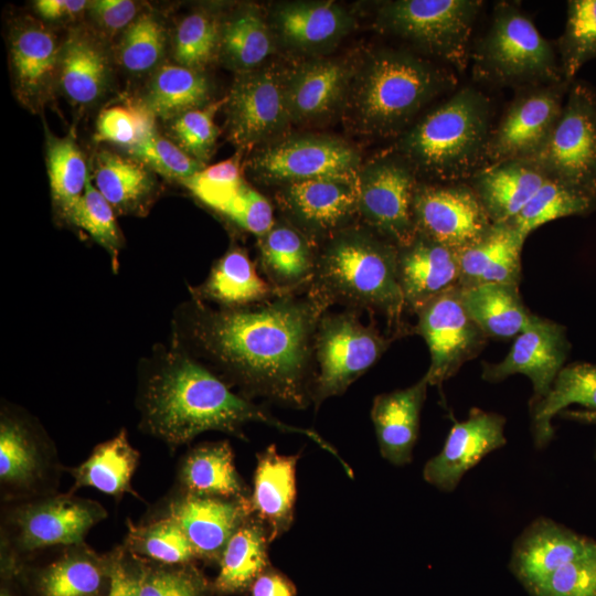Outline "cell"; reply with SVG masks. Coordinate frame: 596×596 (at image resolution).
<instances>
[{"label": "cell", "instance_id": "cell-1", "mask_svg": "<svg viewBox=\"0 0 596 596\" xmlns=\"http://www.w3.org/2000/svg\"><path fill=\"white\" fill-rule=\"evenodd\" d=\"M189 336L202 356L248 392L294 408L312 401L315 337L330 307L309 288L240 308L193 305Z\"/></svg>", "mask_w": 596, "mask_h": 596}, {"label": "cell", "instance_id": "cell-2", "mask_svg": "<svg viewBox=\"0 0 596 596\" xmlns=\"http://www.w3.org/2000/svg\"><path fill=\"white\" fill-rule=\"evenodd\" d=\"M146 422L171 444H183L206 430H222L243 437L242 426L258 422L284 433L305 435L347 464L337 450L312 429L281 422L266 409L234 394L228 386L196 361L177 354L149 381Z\"/></svg>", "mask_w": 596, "mask_h": 596}, {"label": "cell", "instance_id": "cell-3", "mask_svg": "<svg viewBox=\"0 0 596 596\" xmlns=\"http://www.w3.org/2000/svg\"><path fill=\"white\" fill-rule=\"evenodd\" d=\"M329 306L386 318L392 336L413 331L397 276V246L365 225H349L319 243L310 286Z\"/></svg>", "mask_w": 596, "mask_h": 596}, {"label": "cell", "instance_id": "cell-4", "mask_svg": "<svg viewBox=\"0 0 596 596\" xmlns=\"http://www.w3.org/2000/svg\"><path fill=\"white\" fill-rule=\"evenodd\" d=\"M455 85L448 71L411 52L377 50L355 65L342 107L344 119L362 135H397Z\"/></svg>", "mask_w": 596, "mask_h": 596}, {"label": "cell", "instance_id": "cell-5", "mask_svg": "<svg viewBox=\"0 0 596 596\" xmlns=\"http://www.w3.org/2000/svg\"><path fill=\"white\" fill-rule=\"evenodd\" d=\"M492 103L464 86L404 131L398 153L423 182L468 181L488 164Z\"/></svg>", "mask_w": 596, "mask_h": 596}, {"label": "cell", "instance_id": "cell-6", "mask_svg": "<svg viewBox=\"0 0 596 596\" xmlns=\"http://www.w3.org/2000/svg\"><path fill=\"white\" fill-rule=\"evenodd\" d=\"M475 78L517 91L565 81L557 50L511 2L496 4L489 28L472 44Z\"/></svg>", "mask_w": 596, "mask_h": 596}, {"label": "cell", "instance_id": "cell-7", "mask_svg": "<svg viewBox=\"0 0 596 596\" xmlns=\"http://www.w3.org/2000/svg\"><path fill=\"white\" fill-rule=\"evenodd\" d=\"M482 6L480 0L387 1L380 7L376 23L383 32L462 72Z\"/></svg>", "mask_w": 596, "mask_h": 596}, {"label": "cell", "instance_id": "cell-8", "mask_svg": "<svg viewBox=\"0 0 596 596\" xmlns=\"http://www.w3.org/2000/svg\"><path fill=\"white\" fill-rule=\"evenodd\" d=\"M393 336L363 323L356 310L324 313L315 337L312 401L319 406L344 391L386 352Z\"/></svg>", "mask_w": 596, "mask_h": 596}, {"label": "cell", "instance_id": "cell-9", "mask_svg": "<svg viewBox=\"0 0 596 596\" xmlns=\"http://www.w3.org/2000/svg\"><path fill=\"white\" fill-rule=\"evenodd\" d=\"M259 182L285 185L321 178L356 177L360 157L348 142L326 135L304 134L262 146L247 162Z\"/></svg>", "mask_w": 596, "mask_h": 596}, {"label": "cell", "instance_id": "cell-10", "mask_svg": "<svg viewBox=\"0 0 596 596\" xmlns=\"http://www.w3.org/2000/svg\"><path fill=\"white\" fill-rule=\"evenodd\" d=\"M534 161L551 177L596 190V88L572 82L562 113Z\"/></svg>", "mask_w": 596, "mask_h": 596}, {"label": "cell", "instance_id": "cell-11", "mask_svg": "<svg viewBox=\"0 0 596 596\" xmlns=\"http://www.w3.org/2000/svg\"><path fill=\"white\" fill-rule=\"evenodd\" d=\"M418 179L398 155L380 156L358 173V215L363 225L397 247L416 236L413 200Z\"/></svg>", "mask_w": 596, "mask_h": 596}, {"label": "cell", "instance_id": "cell-12", "mask_svg": "<svg viewBox=\"0 0 596 596\" xmlns=\"http://www.w3.org/2000/svg\"><path fill=\"white\" fill-rule=\"evenodd\" d=\"M286 75L274 66L237 74L226 96V127L237 148L247 150L281 138L291 123Z\"/></svg>", "mask_w": 596, "mask_h": 596}, {"label": "cell", "instance_id": "cell-13", "mask_svg": "<svg viewBox=\"0 0 596 596\" xmlns=\"http://www.w3.org/2000/svg\"><path fill=\"white\" fill-rule=\"evenodd\" d=\"M413 214L416 234L456 254L478 242L493 225L467 181H418Z\"/></svg>", "mask_w": 596, "mask_h": 596}, {"label": "cell", "instance_id": "cell-14", "mask_svg": "<svg viewBox=\"0 0 596 596\" xmlns=\"http://www.w3.org/2000/svg\"><path fill=\"white\" fill-rule=\"evenodd\" d=\"M571 84L562 81L518 89L491 130L488 164L515 159L534 160L562 113Z\"/></svg>", "mask_w": 596, "mask_h": 596}, {"label": "cell", "instance_id": "cell-15", "mask_svg": "<svg viewBox=\"0 0 596 596\" xmlns=\"http://www.w3.org/2000/svg\"><path fill=\"white\" fill-rule=\"evenodd\" d=\"M415 315L414 332L425 340L430 354L424 375L429 385L440 386L453 377L487 343L488 338L462 306L459 287L435 297Z\"/></svg>", "mask_w": 596, "mask_h": 596}, {"label": "cell", "instance_id": "cell-16", "mask_svg": "<svg viewBox=\"0 0 596 596\" xmlns=\"http://www.w3.org/2000/svg\"><path fill=\"white\" fill-rule=\"evenodd\" d=\"M276 201L286 221L319 244L352 225L358 215V175L280 185Z\"/></svg>", "mask_w": 596, "mask_h": 596}, {"label": "cell", "instance_id": "cell-17", "mask_svg": "<svg viewBox=\"0 0 596 596\" xmlns=\"http://www.w3.org/2000/svg\"><path fill=\"white\" fill-rule=\"evenodd\" d=\"M570 351L565 327L531 313L526 327L504 356L497 363L482 362L481 376L496 383L513 374L528 376L533 385L531 402L543 398L563 368Z\"/></svg>", "mask_w": 596, "mask_h": 596}, {"label": "cell", "instance_id": "cell-18", "mask_svg": "<svg viewBox=\"0 0 596 596\" xmlns=\"http://www.w3.org/2000/svg\"><path fill=\"white\" fill-rule=\"evenodd\" d=\"M504 426L502 415L471 408L465 421L453 425L441 450L425 464V481L444 492L454 491L467 471L507 444Z\"/></svg>", "mask_w": 596, "mask_h": 596}, {"label": "cell", "instance_id": "cell-19", "mask_svg": "<svg viewBox=\"0 0 596 596\" xmlns=\"http://www.w3.org/2000/svg\"><path fill=\"white\" fill-rule=\"evenodd\" d=\"M592 541L549 518H538L515 540L510 571L531 596H536L549 577Z\"/></svg>", "mask_w": 596, "mask_h": 596}, {"label": "cell", "instance_id": "cell-20", "mask_svg": "<svg viewBox=\"0 0 596 596\" xmlns=\"http://www.w3.org/2000/svg\"><path fill=\"white\" fill-rule=\"evenodd\" d=\"M355 65L347 60L307 61L286 75V103L291 123L309 124L341 110Z\"/></svg>", "mask_w": 596, "mask_h": 596}, {"label": "cell", "instance_id": "cell-21", "mask_svg": "<svg viewBox=\"0 0 596 596\" xmlns=\"http://www.w3.org/2000/svg\"><path fill=\"white\" fill-rule=\"evenodd\" d=\"M270 26L286 47L320 54L337 45L352 29L354 20L332 1H288L272 11Z\"/></svg>", "mask_w": 596, "mask_h": 596}, {"label": "cell", "instance_id": "cell-22", "mask_svg": "<svg viewBox=\"0 0 596 596\" xmlns=\"http://www.w3.org/2000/svg\"><path fill=\"white\" fill-rule=\"evenodd\" d=\"M397 276L406 311L416 313L435 297L459 287L457 254L421 234L397 247Z\"/></svg>", "mask_w": 596, "mask_h": 596}, {"label": "cell", "instance_id": "cell-23", "mask_svg": "<svg viewBox=\"0 0 596 596\" xmlns=\"http://www.w3.org/2000/svg\"><path fill=\"white\" fill-rule=\"evenodd\" d=\"M252 510L245 498L188 494L173 503L170 517L182 528L195 557L220 561L228 540Z\"/></svg>", "mask_w": 596, "mask_h": 596}, {"label": "cell", "instance_id": "cell-24", "mask_svg": "<svg viewBox=\"0 0 596 596\" xmlns=\"http://www.w3.org/2000/svg\"><path fill=\"white\" fill-rule=\"evenodd\" d=\"M102 513L103 510L91 502L66 497L26 505L17 517L21 546L33 551L79 543Z\"/></svg>", "mask_w": 596, "mask_h": 596}, {"label": "cell", "instance_id": "cell-25", "mask_svg": "<svg viewBox=\"0 0 596 596\" xmlns=\"http://www.w3.org/2000/svg\"><path fill=\"white\" fill-rule=\"evenodd\" d=\"M546 178L547 174L534 160L515 159L487 164L467 182L492 223H510Z\"/></svg>", "mask_w": 596, "mask_h": 596}, {"label": "cell", "instance_id": "cell-26", "mask_svg": "<svg viewBox=\"0 0 596 596\" xmlns=\"http://www.w3.org/2000/svg\"><path fill=\"white\" fill-rule=\"evenodd\" d=\"M428 385L423 376L406 389L383 393L373 400L371 418L380 451L392 465L405 466L413 459Z\"/></svg>", "mask_w": 596, "mask_h": 596}, {"label": "cell", "instance_id": "cell-27", "mask_svg": "<svg viewBox=\"0 0 596 596\" xmlns=\"http://www.w3.org/2000/svg\"><path fill=\"white\" fill-rule=\"evenodd\" d=\"M318 246L288 221H276L258 238L259 262L267 281L278 292L307 290L315 275Z\"/></svg>", "mask_w": 596, "mask_h": 596}, {"label": "cell", "instance_id": "cell-28", "mask_svg": "<svg viewBox=\"0 0 596 596\" xmlns=\"http://www.w3.org/2000/svg\"><path fill=\"white\" fill-rule=\"evenodd\" d=\"M297 461L298 455H281L274 445L258 455L251 503L269 540L287 531L292 522Z\"/></svg>", "mask_w": 596, "mask_h": 596}, {"label": "cell", "instance_id": "cell-29", "mask_svg": "<svg viewBox=\"0 0 596 596\" xmlns=\"http://www.w3.org/2000/svg\"><path fill=\"white\" fill-rule=\"evenodd\" d=\"M524 238L509 223H493L475 244L457 254L459 287L485 283L520 285Z\"/></svg>", "mask_w": 596, "mask_h": 596}, {"label": "cell", "instance_id": "cell-30", "mask_svg": "<svg viewBox=\"0 0 596 596\" xmlns=\"http://www.w3.org/2000/svg\"><path fill=\"white\" fill-rule=\"evenodd\" d=\"M459 296L467 313L488 339L517 337L532 313L515 284L485 283L459 287Z\"/></svg>", "mask_w": 596, "mask_h": 596}, {"label": "cell", "instance_id": "cell-31", "mask_svg": "<svg viewBox=\"0 0 596 596\" xmlns=\"http://www.w3.org/2000/svg\"><path fill=\"white\" fill-rule=\"evenodd\" d=\"M277 294L281 292L257 274L247 253L233 247L215 263L206 280L194 290V298L214 301L223 308H240Z\"/></svg>", "mask_w": 596, "mask_h": 596}, {"label": "cell", "instance_id": "cell-32", "mask_svg": "<svg viewBox=\"0 0 596 596\" xmlns=\"http://www.w3.org/2000/svg\"><path fill=\"white\" fill-rule=\"evenodd\" d=\"M10 51L21 98L30 104L39 100L58 66L61 49L55 36L41 25H25L12 35Z\"/></svg>", "mask_w": 596, "mask_h": 596}, {"label": "cell", "instance_id": "cell-33", "mask_svg": "<svg viewBox=\"0 0 596 596\" xmlns=\"http://www.w3.org/2000/svg\"><path fill=\"white\" fill-rule=\"evenodd\" d=\"M275 35L260 10L246 6L220 23L219 55L237 73L262 67L273 53Z\"/></svg>", "mask_w": 596, "mask_h": 596}, {"label": "cell", "instance_id": "cell-34", "mask_svg": "<svg viewBox=\"0 0 596 596\" xmlns=\"http://www.w3.org/2000/svg\"><path fill=\"white\" fill-rule=\"evenodd\" d=\"M268 532L262 521H244L225 545L212 589L220 596L248 592L268 564Z\"/></svg>", "mask_w": 596, "mask_h": 596}, {"label": "cell", "instance_id": "cell-35", "mask_svg": "<svg viewBox=\"0 0 596 596\" xmlns=\"http://www.w3.org/2000/svg\"><path fill=\"white\" fill-rule=\"evenodd\" d=\"M94 172L97 190L118 213H145L153 199V177L137 159L102 151L96 157Z\"/></svg>", "mask_w": 596, "mask_h": 596}, {"label": "cell", "instance_id": "cell-36", "mask_svg": "<svg viewBox=\"0 0 596 596\" xmlns=\"http://www.w3.org/2000/svg\"><path fill=\"white\" fill-rule=\"evenodd\" d=\"M573 404L596 412V364L563 366L549 393L531 402L532 434L538 448L545 447L554 436L552 418Z\"/></svg>", "mask_w": 596, "mask_h": 596}, {"label": "cell", "instance_id": "cell-37", "mask_svg": "<svg viewBox=\"0 0 596 596\" xmlns=\"http://www.w3.org/2000/svg\"><path fill=\"white\" fill-rule=\"evenodd\" d=\"M109 561L86 551H73L42 568L34 579L38 596H105Z\"/></svg>", "mask_w": 596, "mask_h": 596}, {"label": "cell", "instance_id": "cell-38", "mask_svg": "<svg viewBox=\"0 0 596 596\" xmlns=\"http://www.w3.org/2000/svg\"><path fill=\"white\" fill-rule=\"evenodd\" d=\"M181 480L190 494L245 498L243 483L234 466L232 448L225 441L193 449L183 462Z\"/></svg>", "mask_w": 596, "mask_h": 596}, {"label": "cell", "instance_id": "cell-39", "mask_svg": "<svg viewBox=\"0 0 596 596\" xmlns=\"http://www.w3.org/2000/svg\"><path fill=\"white\" fill-rule=\"evenodd\" d=\"M107 60L89 36L74 33L61 49L60 83L66 96L77 104L95 102L107 81Z\"/></svg>", "mask_w": 596, "mask_h": 596}, {"label": "cell", "instance_id": "cell-40", "mask_svg": "<svg viewBox=\"0 0 596 596\" xmlns=\"http://www.w3.org/2000/svg\"><path fill=\"white\" fill-rule=\"evenodd\" d=\"M596 209V190L547 175L523 210L509 223L524 238L551 221L587 215Z\"/></svg>", "mask_w": 596, "mask_h": 596}, {"label": "cell", "instance_id": "cell-41", "mask_svg": "<svg viewBox=\"0 0 596 596\" xmlns=\"http://www.w3.org/2000/svg\"><path fill=\"white\" fill-rule=\"evenodd\" d=\"M209 96L210 84L199 71L163 65L151 78L142 104L155 117L174 118L203 107Z\"/></svg>", "mask_w": 596, "mask_h": 596}, {"label": "cell", "instance_id": "cell-42", "mask_svg": "<svg viewBox=\"0 0 596 596\" xmlns=\"http://www.w3.org/2000/svg\"><path fill=\"white\" fill-rule=\"evenodd\" d=\"M138 453L123 430L113 439L97 446L74 471L76 487H92L106 494L118 496L129 489Z\"/></svg>", "mask_w": 596, "mask_h": 596}, {"label": "cell", "instance_id": "cell-43", "mask_svg": "<svg viewBox=\"0 0 596 596\" xmlns=\"http://www.w3.org/2000/svg\"><path fill=\"white\" fill-rule=\"evenodd\" d=\"M556 47L563 77L572 83L596 58V0L567 1L566 23Z\"/></svg>", "mask_w": 596, "mask_h": 596}, {"label": "cell", "instance_id": "cell-44", "mask_svg": "<svg viewBox=\"0 0 596 596\" xmlns=\"http://www.w3.org/2000/svg\"><path fill=\"white\" fill-rule=\"evenodd\" d=\"M47 172L50 187L60 212L65 215L83 195L88 180L83 155L71 137L47 135Z\"/></svg>", "mask_w": 596, "mask_h": 596}, {"label": "cell", "instance_id": "cell-45", "mask_svg": "<svg viewBox=\"0 0 596 596\" xmlns=\"http://www.w3.org/2000/svg\"><path fill=\"white\" fill-rule=\"evenodd\" d=\"M114 209L91 182H86L83 195L64 215L72 224L89 234L113 257L117 268V256L121 246Z\"/></svg>", "mask_w": 596, "mask_h": 596}, {"label": "cell", "instance_id": "cell-46", "mask_svg": "<svg viewBox=\"0 0 596 596\" xmlns=\"http://www.w3.org/2000/svg\"><path fill=\"white\" fill-rule=\"evenodd\" d=\"M130 544L136 552L164 565H183L195 557L185 533L171 517L132 528Z\"/></svg>", "mask_w": 596, "mask_h": 596}, {"label": "cell", "instance_id": "cell-47", "mask_svg": "<svg viewBox=\"0 0 596 596\" xmlns=\"http://www.w3.org/2000/svg\"><path fill=\"white\" fill-rule=\"evenodd\" d=\"M220 23L212 14L195 11L181 20L174 40L179 65L199 71L219 52Z\"/></svg>", "mask_w": 596, "mask_h": 596}, {"label": "cell", "instance_id": "cell-48", "mask_svg": "<svg viewBox=\"0 0 596 596\" xmlns=\"http://www.w3.org/2000/svg\"><path fill=\"white\" fill-rule=\"evenodd\" d=\"M155 129V115L142 104H117L104 108L96 123L95 139L131 148Z\"/></svg>", "mask_w": 596, "mask_h": 596}, {"label": "cell", "instance_id": "cell-49", "mask_svg": "<svg viewBox=\"0 0 596 596\" xmlns=\"http://www.w3.org/2000/svg\"><path fill=\"white\" fill-rule=\"evenodd\" d=\"M226 104V97L210 105L191 109L173 118L170 132L185 153L204 164L214 149L219 136L215 113Z\"/></svg>", "mask_w": 596, "mask_h": 596}, {"label": "cell", "instance_id": "cell-50", "mask_svg": "<svg viewBox=\"0 0 596 596\" xmlns=\"http://www.w3.org/2000/svg\"><path fill=\"white\" fill-rule=\"evenodd\" d=\"M164 30L151 14H141L126 30L119 46L121 65L130 72H145L160 60Z\"/></svg>", "mask_w": 596, "mask_h": 596}, {"label": "cell", "instance_id": "cell-51", "mask_svg": "<svg viewBox=\"0 0 596 596\" xmlns=\"http://www.w3.org/2000/svg\"><path fill=\"white\" fill-rule=\"evenodd\" d=\"M39 456L20 426L2 422L0 427V478L3 483L25 486L39 472Z\"/></svg>", "mask_w": 596, "mask_h": 596}, {"label": "cell", "instance_id": "cell-52", "mask_svg": "<svg viewBox=\"0 0 596 596\" xmlns=\"http://www.w3.org/2000/svg\"><path fill=\"white\" fill-rule=\"evenodd\" d=\"M212 585L196 568L141 564L140 596H209Z\"/></svg>", "mask_w": 596, "mask_h": 596}, {"label": "cell", "instance_id": "cell-53", "mask_svg": "<svg viewBox=\"0 0 596 596\" xmlns=\"http://www.w3.org/2000/svg\"><path fill=\"white\" fill-rule=\"evenodd\" d=\"M182 183L201 202L219 212L245 183L242 178L240 156L203 168Z\"/></svg>", "mask_w": 596, "mask_h": 596}, {"label": "cell", "instance_id": "cell-54", "mask_svg": "<svg viewBox=\"0 0 596 596\" xmlns=\"http://www.w3.org/2000/svg\"><path fill=\"white\" fill-rule=\"evenodd\" d=\"M135 159L156 172L181 182L204 168V164L185 153L177 143L157 131L128 149Z\"/></svg>", "mask_w": 596, "mask_h": 596}, {"label": "cell", "instance_id": "cell-55", "mask_svg": "<svg viewBox=\"0 0 596 596\" xmlns=\"http://www.w3.org/2000/svg\"><path fill=\"white\" fill-rule=\"evenodd\" d=\"M536 596H596V541L557 568Z\"/></svg>", "mask_w": 596, "mask_h": 596}, {"label": "cell", "instance_id": "cell-56", "mask_svg": "<svg viewBox=\"0 0 596 596\" xmlns=\"http://www.w3.org/2000/svg\"><path fill=\"white\" fill-rule=\"evenodd\" d=\"M219 213L258 238L265 235L276 222L269 201L246 183L220 209Z\"/></svg>", "mask_w": 596, "mask_h": 596}, {"label": "cell", "instance_id": "cell-57", "mask_svg": "<svg viewBox=\"0 0 596 596\" xmlns=\"http://www.w3.org/2000/svg\"><path fill=\"white\" fill-rule=\"evenodd\" d=\"M87 8L93 20L107 31L129 26L138 11V4L130 0H97L88 2Z\"/></svg>", "mask_w": 596, "mask_h": 596}, {"label": "cell", "instance_id": "cell-58", "mask_svg": "<svg viewBox=\"0 0 596 596\" xmlns=\"http://www.w3.org/2000/svg\"><path fill=\"white\" fill-rule=\"evenodd\" d=\"M141 564H131L120 555L109 560V585L105 596H140Z\"/></svg>", "mask_w": 596, "mask_h": 596}, {"label": "cell", "instance_id": "cell-59", "mask_svg": "<svg viewBox=\"0 0 596 596\" xmlns=\"http://www.w3.org/2000/svg\"><path fill=\"white\" fill-rule=\"evenodd\" d=\"M249 596H296L294 583L281 572L268 566L251 585Z\"/></svg>", "mask_w": 596, "mask_h": 596}, {"label": "cell", "instance_id": "cell-60", "mask_svg": "<svg viewBox=\"0 0 596 596\" xmlns=\"http://www.w3.org/2000/svg\"><path fill=\"white\" fill-rule=\"evenodd\" d=\"M84 0H39L35 9L39 14L50 20L72 18L87 8Z\"/></svg>", "mask_w": 596, "mask_h": 596}, {"label": "cell", "instance_id": "cell-61", "mask_svg": "<svg viewBox=\"0 0 596 596\" xmlns=\"http://www.w3.org/2000/svg\"><path fill=\"white\" fill-rule=\"evenodd\" d=\"M558 415L581 423L596 424V412L593 411H563Z\"/></svg>", "mask_w": 596, "mask_h": 596}, {"label": "cell", "instance_id": "cell-62", "mask_svg": "<svg viewBox=\"0 0 596 596\" xmlns=\"http://www.w3.org/2000/svg\"><path fill=\"white\" fill-rule=\"evenodd\" d=\"M0 596H13L8 589L2 588Z\"/></svg>", "mask_w": 596, "mask_h": 596}]
</instances>
